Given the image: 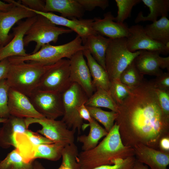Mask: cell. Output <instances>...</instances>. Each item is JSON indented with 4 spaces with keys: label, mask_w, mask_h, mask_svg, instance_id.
<instances>
[{
    "label": "cell",
    "mask_w": 169,
    "mask_h": 169,
    "mask_svg": "<svg viewBox=\"0 0 169 169\" xmlns=\"http://www.w3.org/2000/svg\"><path fill=\"white\" fill-rule=\"evenodd\" d=\"M118 106L115 121L124 145L159 150L160 140L169 136V117L161 109L152 80L144 79Z\"/></svg>",
    "instance_id": "1"
},
{
    "label": "cell",
    "mask_w": 169,
    "mask_h": 169,
    "mask_svg": "<svg viewBox=\"0 0 169 169\" xmlns=\"http://www.w3.org/2000/svg\"><path fill=\"white\" fill-rule=\"evenodd\" d=\"M135 156L133 148L124 145L115 122L111 130L95 148L82 151L77 157L81 169H91L104 165H113L118 158L125 159Z\"/></svg>",
    "instance_id": "2"
},
{
    "label": "cell",
    "mask_w": 169,
    "mask_h": 169,
    "mask_svg": "<svg viewBox=\"0 0 169 169\" xmlns=\"http://www.w3.org/2000/svg\"><path fill=\"white\" fill-rule=\"evenodd\" d=\"M28 62H10L9 70L6 79L10 88L28 97L37 90L43 75L51 65Z\"/></svg>",
    "instance_id": "3"
},
{
    "label": "cell",
    "mask_w": 169,
    "mask_h": 169,
    "mask_svg": "<svg viewBox=\"0 0 169 169\" xmlns=\"http://www.w3.org/2000/svg\"><path fill=\"white\" fill-rule=\"evenodd\" d=\"M86 49L81 38L77 35L74 39L66 44L59 45L47 44L35 53L24 57H13L8 59L11 62L34 61L45 65H50L65 58L69 59L78 51Z\"/></svg>",
    "instance_id": "4"
},
{
    "label": "cell",
    "mask_w": 169,
    "mask_h": 169,
    "mask_svg": "<svg viewBox=\"0 0 169 169\" xmlns=\"http://www.w3.org/2000/svg\"><path fill=\"white\" fill-rule=\"evenodd\" d=\"M130 51L126 45V38L111 39L106 50L105 70L110 80H119L121 74L141 52Z\"/></svg>",
    "instance_id": "5"
},
{
    "label": "cell",
    "mask_w": 169,
    "mask_h": 169,
    "mask_svg": "<svg viewBox=\"0 0 169 169\" xmlns=\"http://www.w3.org/2000/svg\"><path fill=\"white\" fill-rule=\"evenodd\" d=\"M72 32L67 28L57 26L42 15H37L36 20L24 36V45L27 46L30 42H35L36 45L31 53L33 54L38 51L45 44L52 42L56 43L60 35Z\"/></svg>",
    "instance_id": "6"
},
{
    "label": "cell",
    "mask_w": 169,
    "mask_h": 169,
    "mask_svg": "<svg viewBox=\"0 0 169 169\" xmlns=\"http://www.w3.org/2000/svg\"><path fill=\"white\" fill-rule=\"evenodd\" d=\"M64 109L62 120L70 130H77L80 134L83 125V120L78 111L79 107L85 104L89 97L77 84L72 83L61 94Z\"/></svg>",
    "instance_id": "7"
},
{
    "label": "cell",
    "mask_w": 169,
    "mask_h": 169,
    "mask_svg": "<svg viewBox=\"0 0 169 169\" xmlns=\"http://www.w3.org/2000/svg\"><path fill=\"white\" fill-rule=\"evenodd\" d=\"M68 59H62L51 64L43 75L37 90L61 94L71 83Z\"/></svg>",
    "instance_id": "8"
},
{
    "label": "cell",
    "mask_w": 169,
    "mask_h": 169,
    "mask_svg": "<svg viewBox=\"0 0 169 169\" xmlns=\"http://www.w3.org/2000/svg\"><path fill=\"white\" fill-rule=\"evenodd\" d=\"M27 127L33 123L42 126L37 132L55 143H60L67 145L74 143L75 131L69 129L62 120L43 118L24 119Z\"/></svg>",
    "instance_id": "9"
},
{
    "label": "cell",
    "mask_w": 169,
    "mask_h": 169,
    "mask_svg": "<svg viewBox=\"0 0 169 169\" xmlns=\"http://www.w3.org/2000/svg\"><path fill=\"white\" fill-rule=\"evenodd\" d=\"M28 97L35 109L45 118L56 120L63 115L61 94L36 90Z\"/></svg>",
    "instance_id": "10"
},
{
    "label": "cell",
    "mask_w": 169,
    "mask_h": 169,
    "mask_svg": "<svg viewBox=\"0 0 169 169\" xmlns=\"http://www.w3.org/2000/svg\"><path fill=\"white\" fill-rule=\"evenodd\" d=\"M9 1L15 5L8 11H0V49L12 39L13 36L9 34V32L15 23L23 19L37 15L23 5L21 2Z\"/></svg>",
    "instance_id": "11"
},
{
    "label": "cell",
    "mask_w": 169,
    "mask_h": 169,
    "mask_svg": "<svg viewBox=\"0 0 169 169\" xmlns=\"http://www.w3.org/2000/svg\"><path fill=\"white\" fill-rule=\"evenodd\" d=\"M128 31L126 38V45L131 52L147 50L157 52L164 55L169 54V49L165 45L150 38L146 34L143 26L139 24L131 26L129 28Z\"/></svg>",
    "instance_id": "12"
},
{
    "label": "cell",
    "mask_w": 169,
    "mask_h": 169,
    "mask_svg": "<svg viewBox=\"0 0 169 169\" xmlns=\"http://www.w3.org/2000/svg\"><path fill=\"white\" fill-rule=\"evenodd\" d=\"M71 83L79 85L89 98L96 90L92 82L90 73L84 59L83 51L75 53L69 59Z\"/></svg>",
    "instance_id": "13"
},
{
    "label": "cell",
    "mask_w": 169,
    "mask_h": 169,
    "mask_svg": "<svg viewBox=\"0 0 169 169\" xmlns=\"http://www.w3.org/2000/svg\"><path fill=\"white\" fill-rule=\"evenodd\" d=\"M27 8L37 15H41L45 17L56 25L67 27L72 31L75 32L81 38L83 45L88 36L98 34L93 28V19H69L59 16L51 12L36 11L31 9L27 7Z\"/></svg>",
    "instance_id": "14"
},
{
    "label": "cell",
    "mask_w": 169,
    "mask_h": 169,
    "mask_svg": "<svg viewBox=\"0 0 169 169\" xmlns=\"http://www.w3.org/2000/svg\"><path fill=\"white\" fill-rule=\"evenodd\" d=\"M37 15L19 22L13 28V38L0 49V61L10 57L28 55L24 49V38L30 27L36 20Z\"/></svg>",
    "instance_id": "15"
},
{
    "label": "cell",
    "mask_w": 169,
    "mask_h": 169,
    "mask_svg": "<svg viewBox=\"0 0 169 169\" xmlns=\"http://www.w3.org/2000/svg\"><path fill=\"white\" fill-rule=\"evenodd\" d=\"M157 52L141 50L133 60L139 71L143 75L158 76L163 72L161 69L169 72V57H162Z\"/></svg>",
    "instance_id": "16"
},
{
    "label": "cell",
    "mask_w": 169,
    "mask_h": 169,
    "mask_svg": "<svg viewBox=\"0 0 169 169\" xmlns=\"http://www.w3.org/2000/svg\"><path fill=\"white\" fill-rule=\"evenodd\" d=\"M8 97L10 115L23 119L45 118L37 111L29 98L25 95L10 88Z\"/></svg>",
    "instance_id": "17"
},
{
    "label": "cell",
    "mask_w": 169,
    "mask_h": 169,
    "mask_svg": "<svg viewBox=\"0 0 169 169\" xmlns=\"http://www.w3.org/2000/svg\"><path fill=\"white\" fill-rule=\"evenodd\" d=\"M133 148L136 159L148 166L150 169H167L169 152H165L142 144L136 145Z\"/></svg>",
    "instance_id": "18"
},
{
    "label": "cell",
    "mask_w": 169,
    "mask_h": 169,
    "mask_svg": "<svg viewBox=\"0 0 169 169\" xmlns=\"http://www.w3.org/2000/svg\"><path fill=\"white\" fill-rule=\"evenodd\" d=\"M114 18L111 12L105 13L103 18H95L93 28L98 34L111 39L126 38L128 34L129 27L124 23L115 22Z\"/></svg>",
    "instance_id": "19"
},
{
    "label": "cell",
    "mask_w": 169,
    "mask_h": 169,
    "mask_svg": "<svg viewBox=\"0 0 169 169\" xmlns=\"http://www.w3.org/2000/svg\"><path fill=\"white\" fill-rule=\"evenodd\" d=\"M28 128L24 119L10 115L0 128V147L4 149L11 146L15 148V134L24 133Z\"/></svg>",
    "instance_id": "20"
},
{
    "label": "cell",
    "mask_w": 169,
    "mask_h": 169,
    "mask_svg": "<svg viewBox=\"0 0 169 169\" xmlns=\"http://www.w3.org/2000/svg\"><path fill=\"white\" fill-rule=\"evenodd\" d=\"M44 12H57L69 19H81L85 10L77 0H46Z\"/></svg>",
    "instance_id": "21"
},
{
    "label": "cell",
    "mask_w": 169,
    "mask_h": 169,
    "mask_svg": "<svg viewBox=\"0 0 169 169\" xmlns=\"http://www.w3.org/2000/svg\"><path fill=\"white\" fill-rule=\"evenodd\" d=\"M111 40L98 34L88 36L83 44L95 59L105 70L106 53Z\"/></svg>",
    "instance_id": "22"
},
{
    "label": "cell",
    "mask_w": 169,
    "mask_h": 169,
    "mask_svg": "<svg viewBox=\"0 0 169 169\" xmlns=\"http://www.w3.org/2000/svg\"><path fill=\"white\" fill-rule=\"evenodd\" d=\"M83 52L87 59L93 86L96 89L100 87L108 91L110 80L105 70L95 59L87 49Z\"/></svg>",
    "instance_id": "23"
},
{
    "label": "cell",
    "mask_w": 169,
    "mask_h": 169,
    "mask_svg": "<svg viewBox=\"0 0 169 169\" xmlns=\"http://www.w3.org/2000/svg\"><path fill=\"white\" fill-rule=\"evenodd\" d=\"M141 2L149 8L150 13L144 16L142 12H140L135 20L136 23L147 21L153 22L156 21L159 16H168L169 0H141Z\"/></svg>",
    "instance_id": "24"
},
{
    "label": "cell",
    "mask_w": 169,
    "mask_h": 169,
    "mask_svg": "<svg viewBox=\"0 0 169 169\" xmlns=\"http://www.w3.org/2000/svg\"><path fill=\"white\" fill-rule=\"evenodd\" d=\"M146 34L152 40L164 45L169 42V20L162 16L144 27Z\"/></svg>",
    "instance_id": "25"
},
{
    "label": "cell",
    "mask_w": 169,
    "mask_h": 169,
    "mask_svg": "<svg viewBox=\"0 0 169 169\" xmlns=\"http://www.w3.org/2000/svg\"><path fill=\"white\" fill-rule=\"evenodd\" d=\"M89 123L87 125L90 127V130L88 134L79 136L77 139V141L83 144V151H88L95 148L99 140L108 134L105 129L93 118Z\"/></svg>",
    "instance_id": "26"
},
{
    "label": "cell",
    "mask_w": 169,
    "mask_h": 169,
    "mask_svg": "<svg viewBox=\"0 0 169 169\" xmlns=\"http://www.w3.org/2000/svg\"><path fill=\"white\" fill-rule=\"evenodd\" d=\"M86 106L104 107L116 112L118 106L113 100L108 91L97 87L93 94L89 97L85 104Z\"/></svg>",
    "instance_id": "27"
},
{
    "label": "cell",
    "mask_w": 169,
    "mask_h": 169,
    "mask_svg": "<svg viewBox=\"0 0 169 169\" xmlns=\"http://www.w3.org/2000/svg\"><path fill=\"white\" fill-rule=\"evenodd\" d=\"M66 145L60 143L42 144L36 146L33 154V159L43 158L52 161H57L62 156L63 150Z\"/></svg>",
    "instance_id": "28"
},
{
    "label": "cell",
    "mask_w": 169,
    "mask_h": 169,
    "mask_svg": "<svg viewBox=\"0 0 169 169\" xmlns=\"http://www.w3.org/2000/svg\"><path fill=\"white\" fill-rule=\"evenodd\" d=\"M33 161H26L15 148L0 161V169H31Z\"/></svg>",
    "instance_id": "29"
},
{
    "label": "cell",
    "mask_w": 169,
    "mask_h": 169,
    "mask_svg": "<svg viewBox=\"0 0 169 169\" xmlns=\"http://www.w3.org/2000/svg\"><path fill=\"white\" fill-rule=\"evenodd\" d=\"M144 75L137 69L133 61L121 74L119 80L132 90L141 84L144 79Z\"/></svg>",
    "instance_id": "30"
},
{
    "label": "cell",
    "mask_w": 169,
    "mask_h": 169,
    "mask_svg": "<svg viewBox=\"0 0 169 169\" xmlns=\"http://www.w3.org/2000/svg\"><path fill=\"white\" fill-rule=\"evenodd\" d=\"M91 117L101 123L108 133L113 126L117 118V112L104 110L98 107L86 106Z\"/></svg>",
    "instance_id": "31"
},
{
    "label": "cell",
    "mask_w": 169,
    "mask_h": 169,
    "mask_svg": "<svg viewBox=\"0 0 169 169\" xmlns=\"http://www.w3.org/2000/svg\"><path fill=\"white\" fill-rule=\"evenodd\" d=\"M79 152L75 143L68 145L64 147L62 153V161L60 166L61 169H79L77 161Z\"/></svg>",
    "instance_id": "32"
},
{
    "label": "cell",
    "mask_w": 169,
    "mask_h": 169,
    "mask_svg": "<svg viewBox=\"0 0 169 169\" xmlns=\"http://www.w3.org/2000/svg\"><path fill=\"white\" fill-rule=\"evenodd\" d=\"M131 90L120 80H110L108 92L118 105L121 104L129 96Z\"/></svg>",
    "instance_id": "33"
},
{
    "label": "cell",
    "mask_w": 169,
    "mask_h": 169,
    "mask_svg": "<svg viewBox=\"0 0 169 169\" xmlns=\"http://www.w3.org/2000/svg\"><path fill=\"white\" fill-rule=\"evenodd\" d=\"M118 8L117 14L114 20L117 22H124L131 17L133 8L141 2V0H115Z\"/></svg>",
    "instance_id": "34"
},
{
    "label": "cell",
    "mask_w": 169,
    "mask_h": 169,
    "mask_svg": "<svg viewBox=\"0 0 169 169\" xmlns=\"http://www.w3.org/2000/svg\"><path fill=\"white\" fill-rule=\"evenodd\" d=\"M10 88L6 79L0 81V118L8 119L10 116L8 105Z\"/></svg>",
    "instance_id": "35"
},
{
    "label": "cell",
    "mask_w": 169,
    "mask_h": 169,
    "mask_svg": "<svg viewBox=\"0 0 169 169\" xmlns=\"http://www.w3.org/2000/svg\"><path fill=\"white\" fill-rule=\"evenodd\" d=\"M136 160L135 156L118 158L114 161L113 165H102L91 169H131Z\"/></svg>",
    "instance_id": "36"
},
{
    "label": "cell",
    "mask_w": 169,
    "mask_h": 169,
    "mask_svg": "<svg viewBox=\"0 0 169 169\" xmlns=\"http://www.w3.org/2000/svg\"><path fill=\"white\" fill-rule=\"evenodd\" d=\"M155 89L161 109L164 114L169 117V90L156 87Z\"/></svg>",
    "instance_id": "37"
},
{
    "label": "cell",
    "mask_w": 169,
    "mask_h": 169,
    "mask_svg": "<svg viewBox=\"0 0 169 169\" xmlns=\"http://www.w3.org/2000/svg\"><path fill=\"white\" fill-rule=\"evenodd\" d=\"M84 10L90 11L98 7L103 10L109 6L108 0H77Z\"/></svg>",
    "instance_id": "38"
},
{
    "label": "cell",
    "mask_w": 169,
    "mask_h": 169,
    "mask_svg": "<svg viewBox=\"0 0 169 169\" xmlns=\"http://www.w3.org/2000/svg\"><path fill=\"white\" fill-rule=\"evenodd\" d=\"M24 133L29 140L35 146L54 143L37 132H34L28 129Z\"/></svg>",
    "instance_id": "39"
},
{
    "label": "cell",
    "mask_w": 169,
    "mask_h": 169,
    "mask_svg": "<svg viewBox=\"0 0 169 169\" xmlns=\"http://www.w3.org/2000/svg\"><path fill=\"white\" fill-rule=\"evenodd\" d=\"M152 80L156 88L169 90V72H163Z\"/></svg>",
    "instance_id": "40"
},
{
    "label": "cell",
    "mask_w": 169,
    "mask_h": 169,
    "mask_svg": "<svg viewBox=\"0 0 169 169\" xmlns=\"http://www.w3.org/2000/svg\"><path fill=\"white\" fill-rule=\"evenodd\" d=\"M22 4L33 10L44 12L45 7V1L41 0H22Z\"/></svg>",
    "instance_id": "41"
},
{
    "label": "cell",
    "mask_w": 169,
    "mask_h": 169,
    "mask_svg": "<svg viewBox=\"0 0 169 169\" xmlns=\"http://www.w3.org/2000/svg\"><path fill=\"white\" fill-rule=\"evenodd\" d=\"M10 64L8 58L0 61V81L6 79L8 73Z\"/></svg>",
    "instance_id": "42"
},
{
    "label": "cell",
    "mask_w": 169,
    "mask_h": 169,
    "mask_svg": "<svg viewBox=\"0 0 169 169\" xmlns=\"http://www.w3.org/2000/svg\"><path fill=\"white\" fill-rule=\"evenodd\" d=\"M78 111L80 118L83 120H84L89 122L92 120V118L85 104H82L79 107Z\"/></svg>",
    "instance_id": "43"
},
{
    "label": "cell",
    "mask_w": 169,
    "mask_h": 169,
    "mask_svg": "<svg viewBox=\"0 0 169 169\" xmlns=\"http://www.w3.org/2000/svg\"><path fill=\"white\" fill-rule=\"evenodd\" d=\"M159 150L165 152H169V136L162 138L159 144Z\"/></svg>",
    "instance_id": "44"
},
{
    "label": "cell",
    "mask_w": 169,
    "mask_h": 169,
    "mask_svg": "<svg viewBox=\"0 0 169 169\" xmlns=\"http://www.w3.org/2000/svg\"><path fill=\"white\" fill-rule=\"evenodd\" d=\"M7 2L5 3L0 0V11H6L13 7L15 4L9 0H4Z\"/></svg>",
    "instance_id": "45"
},
{
    "label": "cell",
    "mask_w": 169,
    "mask_h": 169,
    "mask_svg": "<svg viewBox=\"0 0 169 169\" xmlns=\"http://www.w3.org/2000/svg\"><path fill=\"white\" fill-rule=\"evenodd\" d=\"M131 169H150L147 166L137 161L136 159Z\"/></svg>",
    "instance_id": "46"
},
{
    "label": "cell",
    "mask_w": 169,
    "mask_h": 169,
    "mask_svg": "<svg viewBox=\"0 0 169 169\" xmlns=\"http://www.w3.org/2000/svg\"><path fill=\"white\" fill-rule=\"evenodd\" d=\"M31 169H45L42 164L38 161L34 160Z\"/></svg>",
    "instance_id": "47"
},
{
    "label": "cell",
    "mask_w": 169,
    "mask_h": 169,
    "mask_svg": "<svg viewBox=\"0 0 169 169\" xmlns=\"http://www.w3.org/2000/svg\"><path fill=\"white\" fill-rule=\"evenodd\" d=\"M8 119L0 118V123H4Z\"/></svg>",
    "instance_id": "48"
},
{
    "label": "cell",
    "mask_w": 169,
    "mask_h": 169,
    "mask_svg": "<svg viewBox=\"0 0 169 169\" xmlns=\"http://www.w3.org/2000/svg\"><path fill=\"white\" fill-rule=\"evenodd\" d=\"M58 169H61V167L59 166V167Z\"/></svg>",
    "instance_id": "49"
}]
</instances>
